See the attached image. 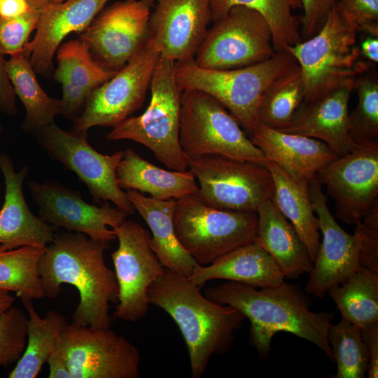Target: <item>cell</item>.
Wrapping results in <instances>:
<instances>
[{
  "label": "cell",
  "instance_id": "b9f144b4",
  "mask_svg": "<svg viewBox=\"0 0 378 378\" xmlns=\"http://www.w3.org/2000/svg\"><path fill=\"white\" fill-rule=\"evenodd\" d=\"M337 4L355 19L360 31L378 36V0H339Z\"/></svg>",
  "mask_w": 378,
  "mask_h": 378
},
{
  "label": "cell",
  "instance_id": "52a82bcc",
  "mask_svg": "<svg viewBox=\"0 0 378 378\" xmlns=\"http://www.w3.org/2000/svg\"><path fill=\"white\" fill-rule=\"evenodd\" d=\"M174 223L181 246L204 266L255 242L258 216L214 207L195 194L177 200Z\"/></svg>",
  "mask_w": 378,
  "mask_h": 378
},
{
  "label": "cell",
  "instance_id": "74e56055",
  "mask_svg": "<svg viewBox=\"0 0 378 378\" xmlns=\"http://www.w3.org/2000/svg\"><path fill=\"white\" fill-rule=\"evenodd\" d=\"M28 315L12 306L0 313V367H7L22 357L27 340Z\"/></svg>",
  "mask_w": 378,
  "mask_h": 378
},
{
  "label": "cell",
  "instance_id": "8992f818",
  "mask_svg": "<svg viewBox=\"0 0 378 378\" xmlns=\"http://www.w3.org/2000/svg\"><path fill=\"white\" fill-rule=\"evenodd\" d=\"M175 62L160 55L150 83L151 99L146 110L113 127L106 139L141 144L168 169L183 172L188 167L189 158L179 141L183 90L176 83Z\"/></svg>",
  "mask_w": 378,
  "mask_h": 378
},
{
  "label": "cell",
  "instance_id": "83f0119b",
  "mask_svg": "<svg viewBox=\"0 0 378 378\" xmlns=\"http://www.w3.org/2000/svg\"><path fill=\"white\" fill-rule=\"evenodd\" d=\"M265 166L274 183L272 200L293 226L314 262L321 241L318 220L314 215L311 200L309 181L294 178L271 160H267Z\"/></svg>",
  "mask_w": 378,
  "mask_h": 378
},
{
  "label": "cell",
  "instance_id": "4dcf8cb0",
  "mask_svg": "<svg viewBox=\"0 0 378 378\" xmlns=\"http://www.w3.org/2000/svg\"><path fill=\"white\" fill-rule=\"evenodd\" d=\"M256 10L267 21L275 52H281L302 41L300 23L292 10L302 8L300 0H209L214 22L223 18L234 6Z\"/></svg>",
  "mask_w": 378,
  "mask_h": 378
},
{
  "label": "cell",
  "instance_id": "1f68e13d",
  "mask_svg": "<svg viewBox=\"0 0 378 378\" xmlns=\"http://www.w3.org/2000/svg\"><path fill=\"white\" fill-rule=\"evenodd\" d=\"M328 293L342 319L360 329L378 323V273L362 267Z\"/></svg>",
  "mask_w": 378,
  "mask_h": 378
},
{
  "label": "cell",
  "instance_id": "6da1fadb",
  "mask_svg": "<svg viewBox=\"0 0 378 378\" xmlns=\"http://www.w3.org/2000/svg\"><path fill=\"white\" fill-rule=\"evenodd\" d=\"M110 243L74 232L55 233L38 262L44 297L57 298L63 284L74 286L79 303L72 323L110 328V302H117L118 284L114 271L106 264L104 252Z\"/></svg>",
  "mask_w": 378,
  "mask_h": 378
},
{
  "label": "cell",
  "instance_id": "5b68a950",
  "mask_svg": "<svg viewBox=\"0 0 378 378\" xmlns=\"http://www.w3.org/2000/svg\"><path fill=\"white\" fill-rule=\"evenodd\" d=\"M359 31L355 19L337 4L314 36L287 49L301 71L303 101L314 100L354 82L372 65L361 58L357 44Z\"/></svg>",
  "mask_w": 378,
  "mask_h": 378
},
{
  "label": "cell",
  "instance_id": "c3c4849f",
  "mask_svg": "<svg viewBox=\"0 0 378 378\" xmlns=\"http://www.w3.org/2000/svg\"><path fill=\"white\" fill-rule=\"evenodd\" d=\"M363 59L374 64L378 62V36H368L361 41L359 46Z\"/></svg>",
  "mask_w": 378,
  "mask_h": 378
},
{
  "label": "cell",
  "instance_id": "f5cc1de1",
  "mask_svg": "<svg viewBox=\"0 0 378 378\" xmlns=\"http://www.w3.org/2000/svg\"><path fill=\"white\" fill-rule=\"evenodd\" d=\"M65 0H50V1H63Z\"/></svg>",
  "mask_w": 378,
  "mask_h": 378
},
{
  "label": "cell",
  "instance_id": "d6986e66",
  "mask_svg": "<svg viewBox=\"0 0 378 378\" xmlns=\"http://www.w3.org/2000/svg\"><path fill=\"white\" fill-rule=\"evenodd\" d=\"M149 38L160 55L174 62L195 58L211 19L209 0H155Z\"/></svg>",
  "mask_w": 378,
  "mask_h": 378
},
{
  "label": "cell",
  "instance_id": "ba28073f",
  "mask_svg": "<svg viewBox=\"0 0 378 378\" xmlns=\"http://www.w3.org/2000/svg\"><path fill=\"white\" fill-rule=\"evenodd\" d=\"M179 141L188 158L220 155L262 164L267 160L227 108L200 90H183Z\"/></svg>",
  "mask_w": 378,
  "mask_h": 378
},
{
  "label": "cell",
  "instance_id": "d4e9b609",
  "mask_svg": "<svg viewBox=\"0 0 378 378\" xmlns=\"http://www.w3.org/2000/svg\"><path fill=\"white\" fill-rule=\"evenodd\" d=\"M255 242L274 260L285 277L296 279L313 266L308 250L288 220L271 200L257 209Z\"/></svg>",
  "mask_w": 378,
  "mask_h": 378
},
{
  "label": "cell",
  "instance_id": "f1b7e54d",
  "mask_svg": "<svg viewBox=\"0 0 378 378\" xmlns=\"http://www.w3.org/2000/svg\"><path fill=\"white\" fill-rule=\"evenodd\" d=\"M29 57V52L24 48L10 56L6 61V69L16 97L25 110L21 128L34 134L54 122L55 117L62 114V108L60 99L50 97L40 85Z\"/></svg>",
  "mask_w": 378,
  "mask_h": 378
},
{
  "label": "cell",
  "instance_id": "9c48e42d",
  "mask_svg": "<svg viewBox=\"0 0 378 378\" xmlns=\"http://www.w3.org/2000/svg\"><path fill=\"white\" fill-rule=\"evenodd\" d=\"M188 167L199 182L197 195L214 207L256 212L272 198L274 183L265 164L220 155L189 158Z\"/></svg>",
  "mask_w": 378,
  "mask_h": 378
},
{
  "label": "cell",
  "instance_id": "e0dca14e",
  "mask_svg": "<svg viewBox=\"0 0 378 378\" xmlns=\"http://www.w3.org/2000/svg\"><path fill=\"white\" fill-rule=\"evenodd\" d=\"M30 195L38 207V217L56 228L83 233L90 239L110 243L116 239L112 228L130 216L105 202L101 206L87 203L79 190L58 183L34 180L27 183Z\"/></svg>",
  "mask_w": 378,
  "mask_h": 378
},
{
  "label": "cell",
  "instance_id": "3957f363",
  "mask_svg": "<svg viewBox=\"0 0 378 378\" xmlns=\"http://www.w3.org/2000/svg\"><path fill=\"white\" fill-rule=\"evenodd\" d=\"M149 303L166 312L178 327L187 346L191 377H201L214 354L230 349L234 332L245 316L237 309L216 303L188 277L165 269L149 288Z\"/></svg>",
  "mask_w": 378,
  "mask_h": 378
},
{
  "label": "cell",
  "instance_id": "db71d44e",
  "mask_svg": "<svg viewBox=\"0 0 378 378\" xmlns=\"http://www.w3.org/2000/svg\"><path fill=\"white\" fill-rule=\"evenodd\" d=\"M1 0H0V3H1Z\"/></svg>",
  "mask_w": 378,
  "mask_h": 378
},
{
  "label": "cell",
  "instance_id": "30bf717a",
  "mask_svg": "<svg viewBox=\"0 0 378 378\" xmlns=\"http://www.w3.org/2000/svg\"><path fill=\"white\" fill-rule=\"evenodd\" d=\"M55 350L65 360L72 378H137L138 348L110 328L67 324Z\"/></svg>",
  "mask_w": 378,
  "mask_h": 378
},
{
  "label": "cell",
  "instance_id": "8fae6325",
  "mask_svg": "<svg viewBox=\"0 0 378 378\" xmlns=\"http://www.w3.org/2000/svg\"><path fill=\"white\" fill-rule=\"evenodd\" d=\"M34 136L50 157L74 172L85 183L94 203L110 201L130 215L134 214V206L116 178V169L125 150L102 154L89 144L88 133L66 131L55 122Z\"/></svg>",
  "mask_w": 378,
  "mask_h": 378
},
{
  "label": "cell",
  "instance_id": "681fc988",
  "mask_svg": "<svg viewBox=\"0 0 378 378\" xmlns=\"http://www.w3.org/2000/svg\"><path fill=\"white\" fill-rule=\"evenodd\" d=\"M15 300V298L10 292L0 290V313L12 307Z\"/></svg>",
  "mask_w": 378,
  "mask_h": 378
},
{
  "label": "cell",
  "instance_id": "d6a6232c",
  "mask_svg": "<svg viewBox=\"0 0 378 378\" xmlns=\"http://www.w3.org/2000/svg\"><path fill=\"white\" fill-rule=\"evenodd\" d=\"M45 248L40 246L0 248V290L14 293L21 301L44 298L38 262Z\"/></svg>",
  "mask_w": 378,
  "mask_h": 378
},
{
  "label": "cell",
  "instance_id": "ffe728a7",
  "mask_svg": "<svg viewBox=\"0 0 378 378\" xmlns=\"http://www.w3.org/2000/svg\"><path fill=\"white\" fill-rule=\"evenodd\" d=\"M109 0L50 1L41 10L34 37L25 49L35 72L53 75V58L63 40L71 33L81 34Z\"/></svg>",
  "mask_w": 378,
  "mask_h": 378
},
{
  "label": "cell",
  "instance_id": "9a60e30c",
  "mask_svg": "<svg viewBox=\"0 0 378 378\" xmlns=\"http://www.w3.org/2000/svg\"><path fill=\"white\" fill-rule=\"evenodd\" d=\"M155 0H124L104 8L78 38L105 69L122 68L149 39Z\"/></svg>",
  "mask_w": 378,
  "mask_h": 378
},
{
  "label": "cell",
  "instance_id": "7dc6e473",
  "mask_svg": "<svg viewBox=\"0 0 378 378\" xmlns=\"http://www.w3.org/2000/svg\"><path fill=\"white\" fill-rule=\"evenodd\" d=\"M47 363L49 368V378H72L65 360L55 349L49 357Z\"/></svg>",
  "mask_w": 378,
  "mask_h": 378
},
{
  "label": "cell",
  "instance_id": "d590c367",
  "mask_svg": "<svg viewBox=\"0 0 378 378\" xmlns=\"http://www.w3.org/2000/svg\"><path fill=\"white\" fill-rule=\"evenodd\" d=\"M328 340L337 366L335 378H363L367 373L368 356L361 329L344 320L331 324Z\"/></svg>",
  "mask_w": 378,
  "mask_h": 378
},
{
  "label": "cell",
  "instance_id": "f546056e",
  "mask_svg": "<svg viewBox=\"0 0 378 378\" xmlns=\"http://www.w3.org/2000/svg\"><path fill=\"white\" fill-rule=\"evenodd\" d=\"M28 315L27 340L25 350L9 378H36L47 363L57 341L66 326V318L50 309L41 317L31 300H22Z\"/></svg>",
  "mask_w": 378,
  "mask_h": 378
},
{
  "label": "cell",
  "instance_id": "7402d4cb",
  "mask_svg": "<svg viewBox=\"0 0 378 378\" xmlns=\"http://www.w3.org/2000/svg\"><path fill=\"white\" fill-rule=\"evenodd\" d=\"M354 81L314 100L303 101L289 124L281 132L319 139L340 157L353 151L358 144L349 128V102Z\"/></svg>",
  "mask_w": 378,
  "mask_h": 378
},
{
  "label": "cell",
  "instance_id": "7c38bea8",
  "mask_svg": "<svg viewBox=\"0 0 378 378\" xmlns=\"http://www.w3.org/2000/svg\"><path fill=\"white\" fill-rule=\"evenodd\" d=\"M275 52L265 18L253 9L237 6L207 29L194 59L202 68L227 70L261 62Z\"/></svg>",
  "mask_w": 378,
  "mask_h": 378
},
{
  "label": "cell",
  "instance_id": "7a4b0ae2",
  "mask_svg": "<svg viewBox=\"0 0 378 378\" xmlns=\"http://www.w3.org/2000/svg\"><path fill=\"white\" fill-rule=\"evenodd\" d=\"M211 301L239 311L251 322L250 340L260 357H267L273 336L286 332L306 340L333 360L328 332L333 313L313 312L300 289L284 281L272 287L255 288L234 281L209 287Z\"/></svg>",
  "mask_w": 378,
  "mask_h": 378
},
{
  "label": "cell",
  "instance_id": "4fadbf2b",
  "mask_svg": "<svg viewBox=\"0 0 378 378\" xmlns=\"http://www.w3.org/2000/svg\"><path fill=\"white\" fill-rule=\"evenodd\" d=\"M112 229L118 240L111 259L119 288L113 315L135 322L148 313L149 288L165 268L151 248L149 232L141 225L125 219Z\"/></svg>",
  "mask_w": 378,
  "mask_h": 378
},
{
  "label": "cell",
  "instance_id": "60d3db41",
  "mask_svg": "<svg viewBox=\"0 0 378 378\" xmlns=\"http://www.w3.org/2000/svg\"><path fill=\"white\" fill-rule=\"evenodd\" d=\"M303 15L300 20L302 41L314 36L324 24L339 0H300Z\"/></svg>",
  "mask_w": 378,
  "mask_h": 378
},
{
  "label": "cell",
  "instance_id": "f6af8a7d",
  "mask_svg": "<svg viewBox=\"0 0 378 378\" xmlns=\"http://www.w3.org/2000/svg\"><path fill=\"white\" fill-rule=\"evenodd\" d=\"M362 337L367 348L369 378L378 377V323L361 329Z\"/></svg>",
  "mask_w": 378,
  "mask_h": 378
},
{
  "label": "cell",
  "instance_id": "44dd1931",
  "mask_svg": "<svg viewBox=\"0 0 378 378\" xmlns=\"http://www.w3.org/2000/svg\"><path fill=\"white\" fill-rule=\"evenodd\" d=\"M0 170L5 183L0 209V248H46L52 241L57 228L36 216L27 204L22 186L29 167L25 165L16 171L10 157L0 152Z\"/></svg>",
  "mask_w": 378,
  "mask_h": 378
},
{
  "label": "cell",
  "instance_id": "816d5d0a",
  "mask_svg": "<svg viewBox=\"0 0 378 378\" xmlns=\"http://www.w3.org/2000/svg\"><path fill=\"white\" fill-rule=\"evenodd\" d=\"M3 130H4L3 125L0 121V142L1 140L2 134H3Z\"/></svg>",
  "mask_w": 378,
  "mask_h": 378
},
{
  "label": "cell",
  "instance_id": "484cf974",
  "mask_svg": "<svg viewBox=\"0 0 378 378\" xmlns=\"http://www.w3.org/2000/svg\"><path fill=\"white\" fill-rule=\"evenodd\" d=\"M125 194L148 225L151 248L164 267L188 276L198 264L181 246L175 233L174 213L177 199L158 200L132 190Z\"/></svg>",
  "mask_w": 378,
  "mask_h": 378
},
{
  "label": "cell",
  "instance_id": "8d00e7d4",
  "mask_svg": "<svg viewBox=\"0 0 378 378\" xmlns=\"http://www.w3.org/2000/svg\"><path fill=\"white\" fill-rule=\"evenodd\" d=\"M358 102L349 113V128L357 144L378 140V75L374 64L360 74L354 80Z\"/></svg>",
  "mask_w": 378,
  "mask_h": 378
},
{
  "label": "cell",
  "instance_id": "f35d334b",
  "mask_svg": "<svg viewBox=\"0 0 378 378\" xmlns=\"http://www.w3.org/2000/svg\"><path fill=\"white\" fill-rule=\"evenodd\" d=\"M42 8L14 18L0 17V52L10 56L24 50L36 29Z\"/></svg>",
  "mask_w": 378,
  "mask_h": 378
},
{
  "label": "cell",
  "instance_id": "e575fe53",
  "mask_svg": "<svg viewBox=\"0 0 378 378\" xmlns=\"http://www.w3.org/2000/svg\"><path fill=\"white\" fill-rule=\"evenodd\" d=\"M56 57L57 66L53 74L54 78L57 82L67 80L90 93L117 72L100 66L79 38L62 43L56 52Z\"/></svg>",
  "mask_w": 378,
  "mask_h": 378
},
{
  "label": "cell",
  "instance_id": "277c9868",
  "mask_svg": "<svg viewBox=\"0 0 378 378\" xmlns=\"http://www.w3.org/2000/svg\"><path fill=\"white\" fill-rule=\"evenodd\" d=\"M298 66L288 50L276 52L253 65L227 70L202 68L190 58L175 62V76L183 90H200L220 102L250 137L258 126V108L264 92Z\"/></svg>",
  "mask_w": 378,
  "mask_h": 378
},
{
  "label": "cell",
  "instance_id": "603a6c76",
  "mask_svg": "<svg viewBox=\"0 0 378 378\" xmlns=\"http://www.w3.org/2000/svg\"><path fill=\"white\" fill-rule=\"evenodd\" d=\"M253 144L294 178L309 181L339 156L325 142L258 125L249 137Z\"/></svg>",
  "mask_w": 378,
  "mask_h": 378
},
{
  "label": "cell",
  "instance_id": "ee69618b",
  "mask_svg": "<svg viewBox=\"0 0 378 378\" xmlns=\"http://www.w3.org/2000/svg\"><path fill=\"white\" fill-rule=\"evenodd\" d=\"M0 52V112L10 116L17 114L16 94L10 83L6 60Z\"/></svg>",
  "mask_w": 378,
  "mask_h": 378
},
{
  "label": "cell",
  "instance_id": "ac0fdd59",
  "mask_svg": "<svg viewBox=\"0 0 378 378\" xmlns=\"http://www.w3.org/2000/svg\"><path fill=\"white\" fill-rule=\"evenodd\" d=\"M309 188L322 241L309 272L305 291L323 298L331 287L344 282L362 268L359 239L356 232L348 233L337 223L316 176L309 181Z\"/></svg>",
  "mask_w": 378,
  "mask_h": 378
},
{
  "label": "cell",
  "instance_id": "7bdbcfd3",
  "mask_svg": "<svg viewBox=\"0 0 378 378\" xmlns=\"http://www.w3.org/2000/svg\"><path fill=\"white\" fill-rule=\"evenodd\" d=\"M59 83L62 85V90L61 115L73 121L83 113L90 93L67 80H63Z\"/></svg>",
  "mask_w": 378,
  "mask_h": 378
},
{
  "label": "cell",
  "instance_id": "836d02e7",
  "mask_svg": "<svg viewBox=\"0 0 378 378\" xmlns=\"http://www.w3.org/2000/svg\"><path fill=\"white\" fill-rule=\"evenodd\" d=\"M304 98L299 66L275 80L264 92L258 108V125L281 130Z\"/></svg>",
  "mask_w": 378,
  "mask_h": 378
},
{
  "label": "cell",
  "instance_id": "ab89813d",
  "mask_svg": "<svg viewBox=\"0 0 378 378\" xmlns=\"http://www.w3.org/2000/svg\"><path fill=\"white\" fill-rule=\"evenodd\" d=\"M362 267L378 273V202L356 225Z\"/></svg>",
  "mask_w": 378,
  "mask_h": 378
},
{
  "label": "cell",
  "instance_id": "4316f807",
  "mask_svg": "<svg viewBox=\"0 0 378 378\" xmlns=\"http://www.w3.org/2000/svg\"><path fill=\"white\" fill-rule=\"evenodd\" d=\"M120 188L146 192L167 200L197 194L199 186L192 172L166 170L142 158L131 148L125 150L116 169Z\"/></svg>",
  "mask_w": 378,
  "mask_h": 378
},
{
  "label": "cell",
  "instance_id": "bcb514c9",
  "mask_svg": "<svg viewBox=\"0 0 378 378\" xmlns=\"http://www.w3.org/2000/svg\"><path fill=\"white\" fill-rule=\"evenodd\" d=\"M33 9L28 0H1L0 17L4 18L18 17Z\"/></svg>",
  "mask_w": 378,
  "mask_h": 378
},
{
  "label": "cell",
  "instance_id": "cb8c5ba5",
  "mask_svg": "<svg viewBox=\"0 0 378 378\" xmlns=\"http://www.w3.org/2000/svg\"><path fill=\"white\" fill-rule=\"evenodd\" d=\"M188 277L199 287L211 280L225 279L258 288L278 286L285 278L270 254L255 242L240 247L210 265H197Z\"/></svg>",
  "mask_w": 378,
  "mask_h": 378
},
{
  "label": "cell",
  "instance_id": "f907efd6",
  "mask_svg": "<svg viewBox=\"0 0 378 378\" xmlns=\"http://www.w3.org/2000/svg\"><path fill=\"white\" fill-rule=\"evenodd\" d=\"M34 8H43L50 0H28Z\"/></svg>",
  "mask_w": 378,
  "mask_h": 378
},
{
  "label": "cell",
  "instance_id": "2e32d148",
  "mask_svg": "<svg viewBox=\"0 0 378 378\" xmlns=\"http://www.w3.org/2000/svg\"><path fill=\"white\" fill-rule=\"evenodd\" d=\"M335 204V216L356 225L378 202V140L358 144L316 174Z\"/></svg>",
  "mask_w": 378,
  "mask_h": 378
},
{
  "label": "cell",
  "instance_id": "5bb4252c",
  "mask_svg": "<svg viewBox=\"0 0 378 378\" xmlns=\"http://www.w3.org/2000/svg\"><path fill=\"white\" fill-rule=\"evenodd\" d=\"M160 57L149 38L143 48L108 80L90 93L72 130L88 133L95 126L114 127L140 108Z\"/></svg>",
  "mask_w": 378,
  "mask_h": 378
}]
</instances>
